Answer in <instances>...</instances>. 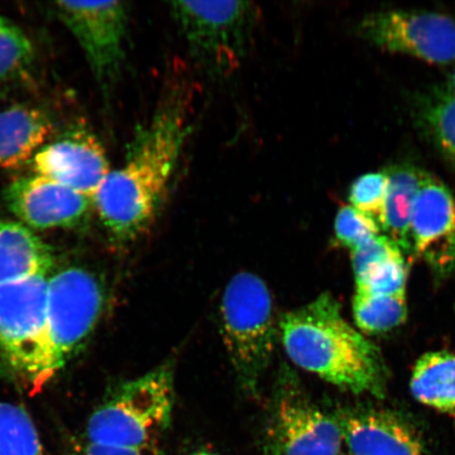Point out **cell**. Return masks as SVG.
Listing matches in <instances>:
<instances>
[{"mask_svg": "<svg viewBox=\"0 0 455 455\" xmlns=\"http://www.w3.org/2000/svg\"><path fill=\"white\" fill-rule=\"evenodd\" d=\"M411 388L424 405L455 414V355L435 351L420 356L413 369Z\"/></svg>", "mask_w": 455, "mask_h": 455, "instance_id": "obj_18", "label": "cell"}, {"mask_svg": "<svg viewBox=\"0 0 455 455\" xmlns=\"http://www.w3.org/2000/svg\"><path fill=\"white\" fill-rule=\"evenodd\" d=\"M338 423L351 455H426L417 432L395 413L367 409L343 413Z\"/></svg>", "mask_w": 455, "mask_h": 455, "instance_id": "obj_14", "label": "cell"}, {"mask_svg": "<svg viewBox=\"0 0 455 455\" xmlns=\"http://www.w3.org/2000/svg\"><path fill=\"white\" fill-rule=\"evenodd\" d=\"M422 114L432 138L455 164V99L447 92L435 93L425 102Z\"/></svg>", "mask_w": 455, "mask_h": 455, "instance_id": "obj_21", "label": "cell"}, {"mask_svg": "<svg viewBox=\"0 0 455 455\" xmlns=\"http://www.w3.org/2000/svg\"><path fill=\"white\" fill-rule=\"evenodd\" d=\"M280 331L295 365L352 394L384 395L386 371L379 351L345 320L331 294L286 313Z\"/></svg>", "mask_w": 455, "mask_h": 455, "instance_id": "obj_2", "label": "cell"}, {"mask_svg": "<svg viewBox=\"0 0 455 455\" xmlns=\"http://www.w3.org/2000/svg\"><path fill=\"white\" fill-rule=\"evenodd\" d=\"M4 201L20 223L33 231L76 227L93 209L92 198L37 174L11 183Z\"/></svg>", "mask_w": 455, "mask_h": 455, "instance_id": "obj_11", "label": "cell"}, {"mask_svg": "<svg viewBox=\"0 0 455 455\" xmlns=\"http://www.w3.org/2000/svg\"><path fill=\"white\" fill-rule=\"evenodd\" d=\"M30 39L20 27L0 16V83L16 76L33 60Z\"/></svg>", "mask_w": 455, "mask_h": 455, "instance_id": "obj_22", "label": "cell"}, {"mask_svg": "<svg viewBox=\"0 0 455 455\" xmlns=\"http://www.w3.org/2000/svg\"><path fill=\"white\" fill-rule=\"evenodd\" d=\"M388 178L385 170L360 176L349 189L350 206L368 216L382 230Z\"/></svg>", "mask_w": 455, "mask_h": 455, "instance_id": "obj_23", "label": "cell"}, {"mask_svg": "<svg viewBox=\"0 0 455 455\" xmlns=\"http://www.w3.org/2000/svg\"><path fill=\"white\" fill-rule=\"evenodd\" d=\"M78 455H162L156 445L144 448H124L98 445L84 442Z\"/></svg>", "mask_w": 455, "mask_h": 455, "instance_id": "obj_27", "label": "cell"}, {"mask_svg": "<svg viewBox=\"0 0 455 455\" xmlns=\"http://www.w3.org/2000/svg\"><path fill=\"white\" fill-rule=\"evenodd\" d=\"M385 172L388 186L382 231L401 251H411L414 203L427 173L411 164H395L385 169Z\"/></svg>", "mask_w": 455, "mask_h": 455, "instance_id": "obj_17", "label": "cell"}, {"mask_svg": "<svg viewBox=\"0 0 455 455\" xmlns=\"http://www.w3.org/2000/svg\"><path fill=\"white\" fill-rule=\"evenodd\" d=\"M54 10L76 37L100 83L116 78L124 59L128 9L122 2H60Z\"/></svg>", "mask_w": 455, "mask_h": 455, "instance_id": "obj_10", "label": "cell"}, {"mask_svg": "<svg viewBox=\"0 0 455 455\" xmlns=\"http://www.w3.org/2000/svg\"><path fill=\"white\" fill-rule=\"evenodd\" d=\"M412 250L435 275L455 269V199L439 180L427 174L411 218Z\"/></svg>", "mask_w": 455, "mask_h": 455, "instance_id": "obj_13", "label": "cell"}, {"mask_svg": "<svg viewBox=\"0 0 455 455\" xmlns=\"http://www.w3.org/2000/svg\"><path fill=\"white\" fill-rule=\"evenodd\" d=\"M221 332L237 382L250 395H258L276 340L273 301L258 275L238 273L221 300Z\"/></svg>", "mask_w": 455, "mask_h": 455, "instance_id": "obj_4", "label": "cell"}, {"mask_svg": "<svg viewBox=\"0 0 455 455\" xmlns=\"http://www.w3.org/2000/svg\"><path fill=\"white\" fill-rule=\"evenodd\" d=\"M171 14L190 53L212 76L240 65L251 43L258 9L250 2H174Z\"/></svg>", "mask_w": 455, "mask_h": 455, "instance_id": "obj_6", "label": "cell"}, {"mask_svg": "<svg viewBox=\"0 0 455 455\" xmlns=\"http://www.w3.org/2000/svg\"><path fill=\"white\" fill-rule=\"evenodd\" d=\"M352 265H354L355 281L360 280L375 267L385 263L398 254L400 248L385 235L371 238L362 246L352 250Z\"/></svg>", "mask_w": 455, "mask_h": 455, "instance_id": "obj_26", "label": "cell"}, {"mask_svg": "<svg viewBox=\"0 0 455 455\" xmlns=\"http://www.w3.org/2000/svg\"><path fill=\"white\" fill-rule=\"evenodd\" d=\"M447 93L455 99V69L452 71L451 77H449Z\"/></svg>", "mask_w": 455, "mask_h": 455, "instance_id": "obj_28", "label": "cell"}, {"mask_svg": "<svg viewBox=\"0 0 455 455\" xmlns=\"http://www.w3.org/2000/svg\"><path fill=\"white\" fill-rule=\"evenodd\" d=\"M172 370L162 366L129 380L96 408L85 428L98 445L144 448L166 428L174 401Z\"/></svg>", "mask_w": 455, "mask_h": 455, "instance_id": "obj_5", "label": "cell"}, {"mask_svg": "<svg viewBox=\"0 0 455 455\" xmlns=\"http://www.w3.org/2000/svg\"><path fill=\"white\" fill-rule=\"evenodd\" d=\"M190 101L186 84H171L150 123L136 134L126 162L110 171L93 197L114 242L132 243L155 224L190 132Z\"/></svg>", "mask_w": 455, "mask_h": 455, "instance_id": "obj_1", "label": "cell"}, {"mask_svg": "<svg viewBox=\"0 0 455 455\" xmlns=\"http://www.w3.org/2000/svg\"><path fill=\"white\" fill-rule=\"evenodd\" d=\"M335 235L351 251L375 236L380 235L379 226L352 206L341 208L335 219Z\"/></svg>", "mask_w": 455, "mask_h": 455, "instance_id": "obj_25", "label": "cell"}, {"mask_svg": "<svg viewBox=\"0 0 455 455\" xmlns=\"http://www.w3.org/2000/svg\"><path fill=\"white\" fill-rule=\"evenodd\" d=\"M52 122L37 108L13 106L0 111V169L17 170L47 144Z\"/></svg>", "mask_w": 455, "mask_h": 455, "instance_id": "obj_16", "label": "cell"}, {"mask_svg": "<svg viewBox=\"0 0 455 455\" xmlns=\"http://www.w3.org/2000/svg\"><path fill=\"white\" fill-rule=\"evenodd\" d=\"M32 164L34 174L69 187L92 201L111 171L101 142L85 129L69 131L47 142Z\"/></svg>", "mask_w": 455, "mask_h": 455, "instance_id": "obj_12", "label": "cell"}, {"mask_svg": "<svg viewBox=\"0 0 455 455\" xmlns=\"http://www.w3.org/2000/svg\"><path fill=\"white\" fill-rule=\"evenodd\" d=\"M0 455H49L30 414L0 402Z\"/></svg>", "mask_w": 455, "mask_h": 455, "instance_id": "obj_20", "label": "cell"}, {"mask_svg": "<svg viewBox=\"0 0 455 455\" xmlns=\"http://www.w3.org/2000/svg\"><path fill=\"white\" fill-rule=\"evenodd\" d=\"M363 38L391 52L417 57L431 64L455 60V21L447 15L419 11H379L363 17Z\"/></svg>", "mask_w": 455, "mask_h": 455, "instance_id": "obj_8", "label": "cell"}, {"mask_svg": "<svg viewBox=\"0 0 455 455\" xmlns=\"http://www.w3.org/2000/svg\"><path fill=\"white\" fill-rule=\"evenodd\" d=\"M106 304L100 278L71 266L48 278L41 334L28 365L26 389L41 391L70 362L98 326Z\"/></svg>", "mask_w": 455, "mask_h": 455, "instance_id": "obj_3", "label": "cell"}, {"mask_svg": "<svg viewBox=\"0 0 455 455\" xmlns=\"http://www.w3.org/2000/svg\"><path fill=\"white\" fill-rule=\"evenodd\" d=\"M356 326L368 334H379L401 326L407 318L406 291L373 297L356 293L354 299Z\"/></svg>", "mask_w": 455, "mask_h": 455, "instance_id": "obj_19", "label": "cell"}, {"mask_svg": "<svg viewBox=\"0 0 455 455\" xmlns=\"http://www.w3.org/2000/svg\"><path fill=\"white\" fill-rule=\"evenodd\" d=\"M48 278L0 286V379L25 387L43 328Z\"/></svg>", "mask_w": 455, "mask_h": 455, "instance_id": "obj_9", "label": "cell"}, {"mask_svg": "<svg viewBox=\"0 0 455 455\" xmlns=\"http://www.w3.org/2000/svg\"><path fill=\"white\" fill-rule=\"evenodd\" d=\"M265 455H339L338 420L313 406L295 375L282 370L273 395Z\"/></svg>", "mask_w": 455, "mask_h": 455, "instance_id": "obj_7", "label": "cell"}, {"mask_svg": "<svg viewBox=\"0 0 455 455\" xmlns=\"http://www.w3.org/2000/svg\"><path fill=\"white\" fill-rule=\"evenodd\" d=\"M193 455H213V454H210V453H206V452H199V453H196Z\"/></svg>", "mask_w": 455, "mask_h": 455, "instance_id": "obj_29", "label": "cell"}, {"mask_svg": "<svg viewBox=\"0 0 455 455\" xmlns=\"http://www.w3.org/2000/svg\"><path fill=\"white\" fill-rule=\"evenodd\" d=\"M407 268L405 259L398 254L375 267L355 281L356 293L382 297L406 291Z\"/></svg>", "mask_w": 455, "mask_h": 455, "instance_id": "obj_24", "label": "cell"}, {"mask_svg": "<svg viewBox=\"0 0 455 455\" xmlns=\"http://www.w3.org/2000/svg\"><path fill=\"white\" fill-rule=\"evenodd\" d=\"M52 248L20 221L0 220V286L50 276Z\"/></svg>", "mask_w": 455, "mask_h": 455, "instance_id": "obj_15", "label": "cell"}]
</instances>
